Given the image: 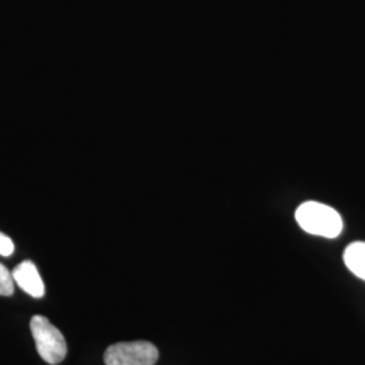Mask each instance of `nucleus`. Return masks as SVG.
I'll return each instance as SVG.
<instances>
[{"label":"nucleus","instance_id":"f03ea898","mask_svg":"<svg viewBox=\"0 0 365 365\" xmlns=\"http://www.w3.org/2000/svg\"><path fill=\"white\" fill-rule=\"evenodd\" d=\"M30 329L41 359L48 364H60L68 352L63 333L43 315H34L30 321Z\"/></svg>","mask_w":365,"mask_h":365},{"label":"nucleus","instance_id":"39448f33","mask_svg":"<svg viewBox=\"0 0 365 365\" xmlns=\"http://www.w3.org/2000/svg\"><path fill=\"white\" fill-rule=\"evenodd\" d=\"M344 261L348 269L365 280V242H353L344 252Z\"/></svg>","mask_w":365,"mask_h":365},{"label":"nucleus","instance_id":"0eeeda50","mask_svg":"<svg viewBox=\"0 0 365 365\" xmlns=\"http://www.w3.org/2000/svg\"><path fill=\"white\" fill-rule=\"evenodd\" d=\"M14 253V242L10 237L0 233V255L3 257H9Z\"/></svg>","mask_w":365,"mask_h":365},{"label":"nucleus","instance_id":"f257e3e1","mask_svg":"<svg viewBox=\"0 0 365 365\" xmlns=\"http://www.w3.org/2000/svg\"><path fill=\"white\" fill-rule=\"evenodd\" d=\"M300 227L310 235L336 238L342 232V220L336 210L324 203L306 202L295 212Z\"/></svg>","mask_w":365,"mask_h":365},{"label":"nucleus","instance_id":"7ed1b4c3","mask_svg":"<svg viewBox=\"0 0 365 365\" xmlns=\"http://www.w3.org/2000/svg\"><path fill=\"white\" fill-rule=\"evenodd\" d=\"M158 349L148 341L118 342L105 352L106 365H155Z\"/></svg>","mask_w":365,"mask_h":365},{"label":"nucleus","instance_id":"20e7f679","mask_svg":"<svg viewBox=\"0 0 365 365\" xmlns=\"http://www.w3.org/2000/svg\"><path fill=\"white\" fill-rule=\"evenodd\" d=\"M14 282L33 298L39 299L45 295V284L33 261H24L13 271Z\"/></svg>","mask_w":365,"mask_h":365},{"label":"nucleus","instance_id":"423d86ee","mask_svg":"<svg viewBox=\"0 0 365 365\" xmlns=\"http://www.w3.org/2000/svg\"><path fill=\"white\" fill-rule=\"evenodd\" d=\"M14 294L13 274L0 264V295L1 297H11Z\"/></svg>","mask_w":365,"mask_h":365}]
</instances>
